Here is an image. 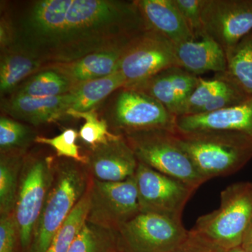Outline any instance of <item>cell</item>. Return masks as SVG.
Here are the masks:
<instances>
[{
	"label": "cell",
	"instance_id": "27",
	"mask_svg": "<svg viewBox=\"0 0 252 252\" xmlns=\"http://www.w3.org/2000/svg\"><path fill=\"white\" fill-rule=\"evenodd\" d=\"M36 135L31 127L11 118L0 117L1 154L22 153L34 142Z\"/></svg>",
	"mask_w": 252,
	"mask_h": 252
},
{
	"label": "cell",
	"instance_id": "32",
	"mask_svg": "<svg viewBox=\"0 0 252 252\" xmlns=\"http://www.w3.org/2000/svg\"><path fill=\"white\" fill-rule=\"evenodd\" d=\"M170 252H228L192 228L185 240Z\"/></svg>",
	"mask_w": 252,
	"mask_h": 252
},
{
	"label": "cell",
	"instance_id": "16",
	"mask_svg": "<svg viewBox=\"0 0 252 252\" xmlns=\"http://www.w3.org/2000/svg\"><path fill=\"white\" fill-rule=\"evenodd\" d=\"M147 30L174 45L195 39L172 0H135Z\"/></svg>",
	"mask_w": 252,
	"mask_h": 252
},
{
	"label": "cell",
	"instance_id": "10",
	"mask_svg": "<svg viewBox=\"0 0 252 252\" xmlns=\"http://www.w3.org/2000/svg\"><path fill=\"white\" fill-rule=\"evenodd\" d=\"M91 205L87 221L117 231L140 213L135 175L122 182H89Z\"/></svg>",
	"mask_w": 252,
	"mask_h": 252
},
{
	"label": "cell",
	"instance_id": "6",
	"mask_svg": "<svg viewBox=\"0 0 252 252\" xmlns=\"http://www.w3.org/2000/svg\"><path fill=\"white\" fill-rule=\"evenodd\" d=\"M54 158L42 155L25 157L12 216L20 248L28 252L54 177Z\"/></svg>",
	"mask_w": 252,
	"mask_h": 252
},
{
	"label": "cell",
	"instance_id": "21",
	"mask_svg": "<svg viewBox=\"0 0 252 252\" xmlns=\"http://www.w3.org/2000/svg\"><path fill=\"white\" fill-rule=\"evenodd\" d=\"M44 64L36 58L16 47L1 51L0 56V94L1 98L11 96L18 86Z\"/></svg>",
	"mask_w": 252,
	"mask_h": 252
},
{
	"label": "cell",
	"instance_id": "34",
	"mask_svg": "<svg viewBox=\"0 0 252 252\" xmlns=\"http://www.w3.org/2000/svg\"><path fill=\"white\" fill-rule=\"evenodd\" d=\"M0 21V49L6 51L14 46V32L9 16L4 9H1Z\"/></svg>",
	"mask_w": 252,
	"mask_h": 252
},
{
	"label": "cell",
	"instance_id": "15",
	"mask_svg": "<svg viewBox=\"0 0 252 252\" xmlns=\"http://www.w3.org/2000/svg\"><path fill=\"white\" fill-rule=\"evenodd\" d=\"M87 165L92 178L102 182H118L135 175L139 162L123 136L91 148Z\"/></svg>",
	"mask_w": 252,
	"mask_h": 252
},
{
	"label": "cell",
	"instance_id": "36",
	"mask_svg": "<svg viewBox=\"0 0 252 252\" xmlns=\"http://www.w3.org/2000/svg\"><path fill=\"white\" fill-rule=\"evenodd\" d=\"M228 252H248L246 251V250H244L241 246L238 247V248H235L234 249H232V250H228Z\"/></svg>",
	"mask_w": 252,
	"mask_h": 252
},
{
	"label": "cell",
	"instance_id": "12",
	"mask_svg": "<svg viewBox=\"0 0 252 252\" xmlns=\"http://www.w3.org/2000/svg\"><path fill=\"white\" fill-rule=\"evenodd\" d=\"M202 20L205 34L227 57L252 31V0H204Z\"/></svg>",
	"mask_w": 252,
	"mask_h": 252
},
{
	"label": "cell",
	"instance_id": "30",
	"mask_svg": "<svg viewBox=\"0 0 252 252\" xmlns=\"http://www.w3.org/2000/svg\"><path fill=\"white\" fill-rule=\"evenodd\" d=\"M78 137L79 132L74 129L68 128L54 137L36 136L34 142L52 147L59 157L72 159L74 161L86 165L87 157L81 155L79 152V147L77 144Z\"/></svg>",
	"mask_w": 252,
	"mask_h": 252
},
{
	"label": "cell",
	"instance_id": "29",
	"mask_svg": "<svg viewBox=\"0 0 252 252\" xmlns=\"http://www.w3.org/2000/svg\"><path fill=\"white\" fill-rule=\"evenodd\" d=\"M230 84L231 81L223 73H217L212 79L200 77L198 85L189 97L181 117L198 115L207 103L224 91Z\"/></svg>",
	"mask_w": 252,
	"mask_h": 252
},
{
	"label": "cell",
	"instance_id": "17",
	"mask_svg": "<svg viewBox=\"0 0 252 252\" xmlns=\"http://www.w3.org/2000/svg\"><path fill=\"white\" fill-rule=\"evenodd\" d=\"M178 67L198 76L209 72L226 71L227 57L224 50L207 34L198 39L175 45Z\"/></svg>",
	"mask_w": 252,
	"mask_h": 252
},
{
	"label": "cell",
	"instance_id": "1",
	"mask_svg": "<svg viewBox=\"0 0 252 252\" xmlns=\"http://www.w3.org/2000/svg\"><path fill=\"white\" fill-rule=\"evenodd\" d=\"M3 9L14 29L12 47L44 64L124 47L147 31L135 1L32 0Z\"/></svg>",
	"mask_w": 252,
	"mask_h": 252
},
{
	"label": "cell",
	"instance_id": "3",
	"mask_svg": "<svg viewBox=\"0 0 252 252\" xmlns=\"http://www.w3.org/2000/svg\"><path fill=\"white\" fill-rule=\"evenodd\" d=\"M79 162H65L55 166L54 180L28 252H46L50 244L89 187Z\"/></svg>",
	"mask_w": 252,
	"mask_h": 252
},
{
	"label": "cell",
	"instance_id": "5",
	"mask_svg": "<svg viewBox=\"0 0 252 252\" xmlns=\"http://www.w3.org/2000/svg\"><path fill=\"white\" fill-rule=\"evenodd\" d=\"M252 220V183L238 182L220 193V206L200 217L193 229L225 250L241 246Z\"/></svg>",
	"mask_w": 252,
	"mask_h": 252
},
{
	"label": "cell",
	"instance_id": "7",
	"mask_svg": "<svg viewBox=\"0 0 252 252\" xmlns=\"http://www.w3.org/2000/svg\"><path fill=\"white\" fill-rule=\"evenodd\" d=\"M111 96L104 119L113 133L123 136L157 129L176 132L177 117L148 94L123 87Z\"/></svg>",
	"mask_w": 252,
	"mask_h": 252
},
{
	"label": "cell",
	"instance_id": "19",
	"mask_svg": "<svg viewBox=\"0 0 252 252\" xmlns=\"http://www.w3.org/2000/svg\"><path fill=\"white\" fill-rule=\"evenodd\" d=\"M126 46L94 53L69 63H49L43 67L55 69L76 86L117 72Z\"/></svg>",
	"mask_w": 252,
	"mask_h": 252
},
{
	"label": "cell",
	"instance_id": "23",
	"mask_svg": "<svg viewBox=\"0 0 252 252\" xmlns=\"http://www.w3.org/2000/svg\"><path fill=\"white\" fill-rule=\"evenodd\" d=\"M26 154H1L0 158V214L12 215L17 196L20 176Z\"/></svg>",
	"mask_w": 252,
	"mask_h": 252
},
{
	"label": "cell",
	"instance_id": "14",
	"mask_svg": "<svg viewBox=\"0 0 252 252\" xmlns=\"http://www.w3.org/2000/svg\"><path fill=\"white\" fill-rule=\"evenodd\" d=\"M220 131L238 134L252 143V96L217 112L177 117L176 132Z\"/></svg>",
	"mask_w": 252,
	"mask_h": 252
},
{
	"label": "cell",
	"instance_id": "22",
	"mask_svg": "<svg viewBox=\"0 0 252 252\" xmlns=\"http://www.w3.org/2000/svg\"><path fill=\"white\" fill-rule=\"evenodd\" d=\"M74 86L61 73L51 68L42 67L18 86L12 94L48 98L67 94Z\"/></svg>",
	"mask_w": 252,
	"mask_h": 252
},
{
	"label": "cell",
	"instance_id": "4",
	"mask_svg": "<svg viewBox=\"0 0 252 252\" xmlns=\"http://www.w3.org/2000/svg\"><path fill=\"white\" fill-rule=\"evenodd\" d=\"M123 137L139 162L182 181L196 190L207 182L181 147L175 132L157 129Z\"/></svg>",
	"mask_w": 252,
	"mask_h": 252
},
{
	"label": "cell",
	"instance_id": "18",
	"mask_svg": "<svg viewBox=\"0 0 252 252\" xmlns=\"http://www.w3.org/2000/svg\"><path fill=\"white\" fill-rule=\"evenodd\" d=\"M1 109L11 119L36 126L67 117L65 94L48 98L12 94L1 99Z\"/></svg>",
	"mask_w": 252,
	"mask_h": 252
},
{
	"label": "cell",
	"instance_id": "8",
	"mask_svg": "<svg viewBox=\"0 0 252 252\" xmlns=\"http://www.w3.org/2000/svg\"><path fill=\"white\" fill-rule=\"evenodd\" d=\"M182 220L140 212L117 230L119 252H170L188 235Z\"/></svg>",
	"mask_w": 252,
	"mask_h": 252
},
{
	"label": "cell",
	"instance_id": "2",
	"mask_svg": "<svg viewBox=\"0 0 252 252\" xmlns=\"http://www.w3.org/2000/svg\"><path fill=\"white\" fill-rule=\"evenodd\" d=\"M182 148L208 181L232 175L252 159V143L238 134L220 131L175 132Z\"/></svg>",
	"mask_w": 252,
	"mask_h": 252
},
{
	"label": "cell",
	"instance_id": "24",
	"mask_svg": "<svg viewBox=\"0 0 252 252\" xmlns=\"http://www.w3.org/2000/svg\"><path fill=\"white\" fill-rule=\"evenodd\" d=\"M233 84L252 96V31L227 56L226 71L223 72Z\"/></svg>",
	"mask_w": 252,
	"mask_h": 252
},
{
	"label": "cell",
	"instance_id": "33",
	"mask_svg": "<svg viewBox=\"0 0 252 252\" xmlns=\"http://www.w3.org/2000/svg\"><path fill=\"white\" fill-rule=\"evenodd\" d=\"M19 235L12 215L0 217V252H18Z\"/></svg>",
	"mask_w": 252,
	"mask_h": 252
},
{
	"label": "cell",
	"instance_id": "20",
	"mask_svg": "<svg viewBox=\"0 0 252 252\" xmlns=\"http://www.w3.org/2000/svg\"><path fill=\"white\" fill-rule=\"evenodd\" d=\"M125 84V80L119 71L108 77L77 84L65 94L67 112H87L97 109L104 99L124 87Z\"/></svg>",
	"mask_w": 252,
	"mask_h": 252
},
{
	"label": "cell",
	"instance_id": "13",
	"mask_svg": "<svg viewBox=\"0 0 252 252\" xmlns=\"http://www.w3.org/2000/svg\"><path fill=\"white\" fill-rule=\"evenodd\" d=\"M200 77L178 67L168 68L130 89L142 91L161 104L176 117H181Z\"/></svg>",
	"mask_w": 252,
	"mask_h": 252
},
{
	"label": "cell",
	"instance_id": "9",
	"mask_svg": "<svg viewBox=\"0 0 252 252\" xmlns=\"http://www.w3.org/2000/svg\"><path fill=\"white\" fill-rule=\"evenodd\" d=\"M178 67L175 45L152 31H144L126 46L118 71L124 88H133L168 68Z\"/></svg>",
	"mask_w": 252,
	"mask_h": 252
},
{
	"label": "cell",
	"instance_id": "31",
	"mask_svg": "<svg viewBox=\"0 0 252 252\" xmlns=\"http://www.w3.org/2000/svg\"><path fill=\"white\" fill-rule=\"evenodd\" d=\"M195 39L205 35L202 10L204 0H172Z\"/></svg>",
	"mask_w": 252,
	"mask_h": 252
},
{
	"label": "cell",
	"instance_id": "11",
	"mask_svg": "<svg viewBox=\"0 0 252 252\" xmlns=\"http://www.w3.org/2000/svg\"><path fill=\"white\" fill-rule=\"evenodd\" d=\"M135 178L141 212L182 220L184 209L196 189L141 162Z\"/></svg>",
	"mask_w": 252,
	"mask_h": 252
},
{
	"label": "cell",
	"instance_id": "25",
	"mask_svg": "<svg viewBox=\"0 0 252 252\" xmlns=\"http://www.w3.org/2000/svg\"><path fill=\"white\" fill-rule=\"evenodd\" d=\"M90 205V190L88 187L85 193L60 227L46 252H68L87 222Z\"/></svg>",
	"mask_w": 252,
	"mask_h": 252
},
{
	"label": "cell",
	"instance_id": "35",
	"mask_svg": "<svg viewBox=\"0 0 252 252\" xmlns=\"http://www.w3.org/2000/svg\"><path fill=\"white\" fill-rule=\"evenodd\" d=\"M242 248L248 252H252V220L249 225L246 233L244 235Z\"/></svg>",
	"mask_w": 252,
	"mask_h": 252
},
{
	"label": "cell",
	"instance_id": "28",
	"mask_svg": "<svg viewBox=\"0 0 252 252\" xmlns=\"http://www.w3.org/2000/svg\"><path fill=\"white\" fill-rule=\"evenodd\" d=\"M67 117L85 120V123L79 130V137L90 149L108 143L110 141L116 140L122 136L109 131L108 124L103 118L99 119L96 109L87 112L67 111Z\"/></svg>",
	"mask_w": 252,
	"mask_h": 252
},
{
	"label": "cell",
	"instance_id": "26",
	"mask_svg": "<svg viewBox=\"0 0 252 252\" xmlns=\"http://www.w3.org/2000/svg\"><path fill=\"white\" fill-rule=\"evenodd\" d=\"M67 252H119L117 231L87 221Z\"/></svg>",
	"mask_w": 252,
	"mask_h": 252
}]
</instances>
